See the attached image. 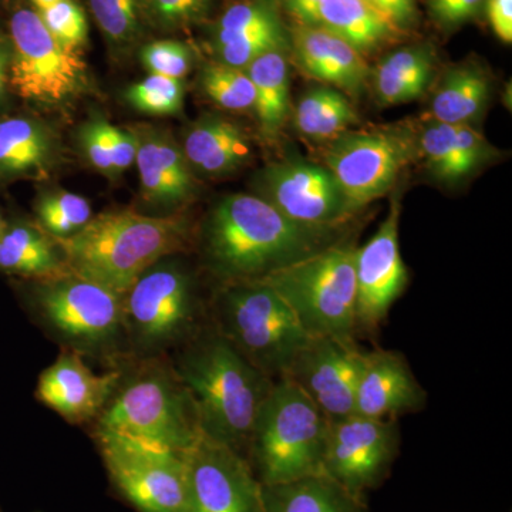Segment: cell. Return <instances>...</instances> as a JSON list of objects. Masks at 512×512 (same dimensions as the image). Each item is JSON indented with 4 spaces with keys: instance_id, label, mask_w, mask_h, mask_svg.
Instances as JSON below:
<instances>
[{
    "instance_id": "cell-39",
    "label": "cell",
    "mask_w": 512,
    "mask_h": 512,
    "mask_svg": "<svg viewBox=\"0 0 512 512\" xmlns=\"http://www.w3.org/2000/svg\"><path fill=\"white\" fill-rule=\"evenodd\" d=\"M143 13L157 28L174 30L200 22L211 0H141Z\"/></svg>"
},
{
    "instance_id": "cell-36",
    "label": "cell",
    "mask_w": 512,
    "mask_h": 512,
    "mask_svg": "<svg viewBox=\"0 0 512 512\" xmlns=\"http://www.w3.org/2000/svg\"><path fill=\"white\" fill-rule=\"evenodd\" d=\"M126 99L134 109L150 116H177L183 110L184 84L181 80L148 74L128 87Z\"/></svg>"
},
{
    "instance_id": "cell-49",
    "label": "cell",
    "mask_w": 512,
    "mask_h": 512,
    "mask_svg": "<svg viewBox=\"0 0 512 512\" xmlns=\"http://www.w3.org/2000/svg\"><path fill=\"white\" fill-rule=\"evenodd\" d=\"M0 512H3V511H2V508H0Z\"/></svg>"
},
{
    "instance_id": "cell-22",
    "label": "cell",
    "mask_w": 512,
    "mask_h": 512,
    "mask_svg": "<svg viewBox=\"0 0 512 512\" xmlns=\"http://www.w3.org/2000/svg\"><path fill=\"white\" fill-rule=\"evenodd\" d=\"M60 157L59 138L33 117L0 119V184L46 180Z\"/></svg>"
},
{
    "instance_id": "cell-1",
    "label": "cell",
    "mask_w": 512,
    "mask_h": 512,
    "mask_svg": "<svg viewBox=\"0 0 512 512\" xmlns=\"http://www.w3.org/2000/svg\"><path fill=\"white\" fill-rule=\"evenodd\" d=\"M187 342L173 367L190 394L201 436L247 458L256 416L275 380L245 359L214 326Z\"/></svg>"
},
{
    "instance_id": "cell-28",
    "label": "cell",
    "mask_w": 512,
    "mask_h": 512,
    "mask_svg": "<svg viewBox=\"0 0 512 512\" xmlns=\"http://www.w3.org/2000/svg\"><path fill=\"white\" fill-rule=\"evenodd\" d=\"M316 26L345 40L362 55L399 33L363 0H322Z\"/></svg>"
},
{
    "instance_id": "cell-26",
    "label": "cell",
    "mask_w": 512,
    "mask_h": 512,
    "mask_svg": "<svg viewBox=\"0 0 512 512\" xmlns=\"http://www.w3.org/2000/svg\"><path fill=\"white\" fill-rule=\"evenodd\" d=\"M266 512H365L362 498L325 473L289 483L262 485Z\"/></svg>"
},
{
    "instance_id": "cell-34",
    "label": "cell",
    "mask_w": 512,
    "mask_h": 512,
    "mask_svg": "<svg viewBox=\"0 0 512 512\" xmlns=\"http://www.w3.org/2000/svg\"><path fill=\"white\" fill-rule=\"evenodd\" d=\"M202 92L225 110L254 109L255 89L247 70L218 62L207 64L200 77Z\"/></svg>"
},
{
    "instance_id": "cell-44",
    "label": "cell",
    "mask_w": 512,
    "mask_h": 512,
    "mask_svg": "<svg viewBox=\"0 0 512 512\" xmlns=\"http://www.w3.org/2000/svg\"><path fill=\"white\" fill-rule=\"evenodd\" d=\"M487 18L495 35L504 43L512 42V0H485Z\"/></svg>"
},
{
    "instance_id": "cell-19",
    "label": "cell",
    "mask_w": 512,
    "mask_h": 512,
    "mask_svg": "<svg viewBox=\"0 0 512 512\" xmlns=\"http://www.w3.org/2000/svg\"><path fill=\"white\" fill-rule=\"evenodd\" d=\"M426 402L427 394L403 355L383 349L365 352L357 382L355 414L396 420L403 414L419 412Z\"/></svg>"
},
{
    "instance_id": "cell-47",
    "label": "cell",
    "mask_w": 512,
    "mask_h": 512,
    "mask_svg": "<svg viewBox=\"0 0 512 512\" xmlns=\"http://www.w3.org/2000/svg\"><path fill=\"white\" fill-rule=\"evenodd\" d=\"M57 2H59V0H30L36 12H42V10L50 8V6L55 5Z\"/></svg>"
},
{
    "instance_id": "cell-3",
    "label": "cell",
    "mask_w": 512,
    "mask_h": 512,
    "mask_svg": "<svg viewBox=\"0 0 512 512\" xmlns=\"http://www.w3.org/2000/svg\"><path fill=\"white\" fill-rule=\"evenodd\" d=\"M183 217H147L133 211L104 212L79 232L56 239L70 274L126 295L141 274L187 244Z\"/></svg>"
},
{
    "instance_id": "cell-4",
    "label": "cell",
    "mask_w": 512,
    "mask_h": 512,
    "mask_svg": "<svg viewBox=\"0 0 512 512\" xmlns=\"http://www.w3.org/2000/svg\"><path fill=\"white\" fill-rule=\"evenodd\" d=\"M96 421V430L183 453L201 437L190 394L173 365L154 357L133 372L121 373L113 396Z\"/></svg>"
},
{
    "instance_id": "cell-27",
    "label": "cell",
    "mask_w": 512,
    "mask_h": 512,
    "mask_svg": "<svg viewBox=\"0 0 512 512\" xmlns=\"http://www.w3.org/2000/svg\"><path fill=\"white\" fill-rule=\"evenodd\" d=\"M255 89L254 110L262 136L278 137L289 113V64L286 49L265 53L247 67Z\"/></svg>"
},
{
    "instance_id": "cell-37",
    "label": "cell",
    "mask_w": 512,
    "mask_h": 512,
    "mask_svg": "<svg viewBox=\"0 0 512 512\" xmlns=\"http://www.w3.org/2000/svg\"><path fill=\"white\" fill-rule=\"evenodd\" d=\"M39 13L43 25L64 49L79 52L87 43L89 23L86 13L76 0H59Z\"/></svg>"
},
{
    "instance_id": "cell-2",
    "label": "cell",
    "mask_w": 512,
    "mask_h": 512,
    "mask_svg": "<svg viewBox=\"0 0 512 512\" xmlns=\"http://www.w3.org/2000/svg\"><path fill=\"white\" fill-rule=\"evenodd\" d=\"M332 244L330 229L296 224L255 195L225 197L204 228L208 265L227 284L264 278Z\"/></svg>"
},
{
    "instance_id": "cell-20",
    "label": "cell",
    "mask_w": 512,
    "mask_h": 512,
    "mask_svg": "<svg viewBox=\"0 0 512 512\" xmlns=\"http://www.w3.org/2000/svg\"><path fill=\"white\" fill-rule=\"evenodd\" d=\"M136 164L144 201L160 210H175L195 194V178L183 148L170 134L153 127L136 128Z\"/></svg>"
},
{
    "instance_id": "cell-5",
    "label": "cell",
    "mask_w": 512,
    "mask_h": 512,
    "mask_svg": "<svg viewBox=\"0 0 512 512\" xmlns=\"http://www.w3.org/2000/svg\"><path fill=\"white\" fill-rule=\"evenodd\" d=\"M329 423L298 387L275 380L256 416L247 450L262 485L323 473Z\"/></svg>"
},
{
    "instance_id": "cell-6",
    "label": "cell",
    "mask_w": 512,
    "mask_h": 512,
    "mask_svg": "<svg viewBox=\"0 0 512 512\" xmlns=\"http://www.w3.org/2000/svg\"><path fill=\"white\" fill-rule=\"evenodd\" d=\"M356 248L332 244L259 281L282 296L311 338L356 342Z\"/></svg>"
},
{
    "instance_id": "cell-11",
    "label": "cell",
    "mask_w": 512,
    "mask_h": 512,
    "mask_svg": "<svg viewBox=\"0 0 512 512\" xmlns=\"http://www.w3.org/2000/svg\"><path fill=\"white\" fill-rule=\"evenodd\" d=\"M10 92L37 106H60L87 86V66L79 52L64 49L35 9L20 8L9 20Z\"/></svg>"
},
{
    "instance_id": "cell-12",
    "label": "cell",
    "mask_w": 512,
    "mask_h": 512,
    "mask_svg": "<svg viewBox=\"0 0 512 512\" xmlns=\"http://www.w3.org/2000/svg\"><path fill=\"white\" fill-rule=\"evenodd\" d=\"M417 156V137L407 128L348 130L330 141L325 167L356 212L386 194Z\"/></svg>"
},
{
    "instance_id": "cell-42",
    "label": "cell",
    "mask_w": 512,
    "mask_h": 512,
    "mask_svg": "<svg viewBox=\"0 0 512 512\" xmlns=\"http://www.w3.org/2000/svg\"><path fill=\"white\" fill-rule=\"evenodd\" d=\"M485 0H429L431 16L441 26L454 28L473 19Z\"/></svg>"
},
{
    "instance_id": "cell-30",
    "label": "cell",
    "mask_w": 512,
    "mask_h": 512,
    "mask_svg": "<svg viewBox=\"0 0 512 512\" xmlns=\"http://www.w3.org/2000/svg\"><path fill=\"white\" fill-rule=\"evenodd\" d=\"M490 79L483 69L468 64L450 70L431 100V119L446 124H470L490 99Z\"/></svg>"
},
{
    "instance_id": "cell-7",
    "label": "cell",
    "mask_w": 512,
    "mask_h": 512,
    "mask_svg": "<svg viewBox=\"0 0 512 512\" xmlns=\"http://www.w3.org/2000/svg\"><path fill=\"white\" fill-rule=\"evenodd\" d=\"M214 328L262 373L279 380L311 336L265 282H231L215 303Z\"/></svg>"
},
{
    "instance_id": "cell-15",
    "label": "cell",
    "mask_w": 512,
    "mask_h": 512,
    "mask_svg": "<svg viewBox=\"0 0 512 512\" xmlns=\"http://www.w3.org/2000/svg\"><path fill=\"white\" fill-rule=\"evenodd\" d=\"M363 362L365 350L356 342L311 338L281 379L298 387L329 421L345 419L355 414Z\"/></svg>"
},
{
    "instance_id": "cell-29",
    "label": "cell",
    "mask_w": 512,
    "mask_h": 512,
    "mask_svg": "<svg viewBox=\"0 0 512 512\" xmlns=\"http://www.w3.org/2000/svg\"><path fill=\"white\" fill-rule=\"evenodd\" d=\"M433 70V55L427 47H404L393 52L376 67L375 89L380 103L397 106L419 99L429 87Z\"/></svg>"
},
{
    "instance_id": "cell-32",
    "label": "cell",
    "mask_w": 512,
    "mask_h": 512,
    "mask_svg": "<svg viewBox=\"0 0 512 512\" xmlns=\"http://www.w3.org/2000/svg\"><path fill=\"white\" fill-rule=\"evenodd\" d=\"M276 0H245L225 10L212 30V49L284 25Z\"/></svg>"
},
{
    "instance_id": "cell-21",
    "label": "cell",
    "mask_w": 512,
    "mask_h": 512,
    "mask_svg": "<svg viewBox=\"0 0 512 512\" xmlns=\"http://www.w3.org/2000/svg\"><path fill=\"white\" fill-rule=\"evenodd\" d=\"M293 55L299 67L326 86L359 96L370 77L365 56L345 40L319 26L292 29Z\"/></svg>"
},
{
    "instance_id": "cell-10",
    "label": "cell",
    "mask_w": 512,
    "mask_h": 512,
    "mask_svg": "<svg viewBox=\"0 0 512 512\" xmlns=\"http://www.w3.org/2000/svg\"><path fill=\"white\" fill-rule=\"evenodd\" d=\"M111 484L138 512H187V453L94 430Z\"/></svg>"
},
{
    "instance_id": "cell-14",
    "label": "cell",
    "mask_w": 512,
    "mask_h": 512,
    "mask_svg": "<svg viewBox=\"0 0 512 512\" xmlns=\"http://www.w3.org/2000/svg\"><path fill=\"white\" fill-rule=\"evenodd\" d=\"M187 512H266L262 483L247 458L200 437L187 451Z\"/></svg>"
},
{
    "instance_id": "cell-23",
    "label": "cell",
    "mask_w": 512,
    "mask_h": 512,
    "mask_svg": "<svg viewBox=\"0 0 512 512\" xmlns=\"http://www.w3.org/2000/svg\"><path fill=\"white\" fill-rule=\"evenodd\" d=\"M419 157L439 180H463L495 156L487 138L470 124L431 121L417 137Z\"/></svg>"
},
{
    "instance_id": "cell-48",
    "label": "cell",
    "mask_w": 512,
    "mask_h": 512,
    "mask_svg": "<svg viewBox=\"0 0 512 512\" xmlns=\"http://www.w3.org/2000/svg\"><path fill=\"white\" fill-rule=\"evenodd\" d=\"M6 227V221L3 220L2 214H0V235H2L3 229Z\"/></svg>"
},
{
    "instance_id": "cell-46",
    "label": "cell",
    "mask_w": 512,
    "mask_h": 512,
    "mask_svg": "<svg viewBox=\"0 0 512 512\" xmlns=\"http://www.w3.org/2000/svg\"><path fill=\"white\" fill-rule=\"evenodd\" d=\"M10 57H12V46L8 33L0 29V109L8 103L10 86Z\"/></svg>"
},
{
    "instance_id": "cell-41",
    "label": "cell",
    "mask_w": 512,
    "mask_h": 512,
    "mask_svg": "<svg viewBox=\"0 0 512 512\" xmlns=\"http://www.w3.org/2000/svg\"><path fill=\"white\" fill-rule=\"evenodd\" d=\"M104 133L109 141L111 157H113L114 168L117 175L126 173L128 168L136 164L138 140L136 131L130 128L113 126L106 120Z\"/></svg>"
},
{
    "instance_id": "cell-9",
    "label": "cell",
    "mask_w": 512,
    "mask_h": 512,
    "mask_svg": "<svg viewBox=\"0 0 512 512\" xmlns=\"http://www.w3.org/2000/svg\"><path fill=\"white\" fill-rule=\"evenodd\" d=\"M123 309L124 335L151 357L197 333L194 282L171 256L140 275L123 296Z\"/></svg>"
},
{
    "instance_id": "cell-8",
    "label": "cell",
    "mask_w": 512,
    "mask_h": 512,
    "mask_svg": "<svg viewBox=\"0 0 512 512\" xmlns=\"http://www.w3.org/2000/svg\"><path fill=\"white\" fill-rule=\"evenodd\" d=\"M30 305L63 348L106 356L124 336L123 296L74 274L35 281Z\"/></svg>"
},
{
    "instance_id": "cell-35",
    "label": "cell",
    "mask_w": 512,
    "mask_h": 512,
    "mask_svg": "<svg viewBox=\"0 0 512 512\" xmlns=\"http://www.w3.org/2000/svg\"><path fill=\"white\" fill-rule=\"evenodd\" d=\"M97 26L110 46L127 50L141 35V0H89Z\"/></svg>"
},
{
    "instance_id": "cell-40",
    "label": "cell",
    "mask_w": 512,
    "mask_h": 512,
    "mask_svg": "<svg viewBox=\"0 0 512 512\" xmlns=\"http://www.w3.org/2000/svg\"><path fill=\"white\" fill-rule=\"evenodd\" d=\"M106 119L100 116H93L86 121L79 131L80 147L93 168L109 178H117L119 175L114 168L113 157L106 133H104Z\"/></svg>"
},
{
    "instance_id": "cell-33",
    "label": "cell",
    "mask_w": 512,
    "mask_h": 512,
    "mask_svg": "<svg viewBox=\"0 0 512 512\" xmlns=\"http://www.w3.org/2000/svg\"><path fill=\"white\" fill-rule=\"evenodd\" d=\"M37 224L50 237H72L93 218L90 202L80 195L67 191L49 192L36 204Z\"/></svg>"
},
{
    "instance_id": "cell-17",
    "label": "cell",
    "mask_w": 512,
    "mask_h": 512,
    "mask_svg": "<svg viewBox=\"0 0 512 512\" xmlns=\"http://www.w3.org/2000/svg\"><path fill=\"white\" fill-rule=\"evenodd\" d=\"M400 204L394 200L376 234L356 248L357 333L376 332L407 286L399 247Z\"/></svg>"
},
{
    "instance_id": "cell-24",
    "label": "cell",
    "mask_w": 512,
    "mask_h": 512,
    "mask_svg": "<svg viewBox=\"0 0 512 512\" xmlns=\"http://www.w3.org/2000/svg\"><path fill=\"white\" fill-rule=\"evenodd\" d=\"M183 153L192 173L220 177L237 171L252 156L251 141L234 121L202 117L184 138Z\"/></svg>"
},
{
    "instance_id": "cell-31",
    "label": "cell",
    "mask_w": 512,
    "mask_h": 512,
    "mask_svg": "<svg viewBox=\"0 0 512 512\" xmlns=\"http://www.w3.org/2000/svg\"><path fill=\"white\" fill-rule=\"evenodd\" d=\"M293 119L299 133L316 141H332L360 123L348 97L330 86L313 87L305 93Z\"/></svg>"
},
{
    "instance_id": "cell-38",
    "label": "cell",
    "mask_w": 512,
    "mask_h": 512,
    "mask_svg": "<svg viewBox=\"0 0 512 512\" xmlns=\"http://www.w3.org/2000/svg\"><path fill=\"white\" fill-rule=\"evenodd\" d=\"M141 63L148 74L183 80L192 67L190 47L178 40L164 39L148 43L141 49Z\"/></svg>"
},
{
    "instance_id": "cell-25",
    "label": "cell",
    "mask_w": 512,
    "mask_h": 512,
    "mask_svg": "<svg viewBox=\"0 0 512 512\" xmlns=\"http://www.w3.org/2000/svg\"><path fill=\"white\" fill-rule=\"evenodd\" d=\"M0 271L33 281L69 274L56 239L29 221L6 222L0 235Z\"/></svg>"
},
{
    "instance_id": "cell-43",
    "label": "cell",
    "mask_w": 512,
    "mask_h": 512,
    "mask_svg": "<svg viewBox=\"0 0 512 512\" xmlns=\"http://www.w3.org/2000/svg\"><path fill=\"white\" fill-rule=\"evenodd\" d=\"M393 29L403 32L417 20L416 0H363Z\"/></svg>"
},
{
    "instance_id": "cell-16",
    "label": "cell",
    "mask_w": 512,
    "mask_h": 512,
    "mask_svg": "<svg viewBox=\"0 0 512 512\" xmlns=\"http://www.w3.org/2000/svg\"><path fill=\"white\" fill-rule=\"evenodd\" d=\"M261 183L262 198L296 224L332 229L353 214L338 181L322 165L301 160L272 164Z\"/></svg>"
},
{
    "instance_id": "cell-18",
    "label": "cell",
    "mask_w": 512,
    "mask_h": 512,
    "mask_svg": "<svg viewBox=\"0 0 512 512\" xmlns=\"http://www.w3.org/2000/svg\"><path fill=\"white\" fill-rule=\"evenodd\" d=\"M123 370L96 373L80 353L62 348L55 362L40 373L36 399L67 423L97 420L113 396Z\"/></svg>"
},
{
    "instance_id": "cell-13",
    "label": "cell",
    "mask_w": 512,
    "mask_h": 512,
    "mask_svg": "<svg viewBox=\"0 0 512 512\" xmlns=\"http://www.w3.org/2000/svg\"><path fill=\"white\" fill-rule=\"evenodd\" d=\"M399 441L396 420L353 414L330 421L323 473L362 498L365 491L376 487L386 476L399 450Z\"/></svg>"
},
{
    "instance_id": "cell-45",
    "label": "cell",
    "mask_w": 512,
    "mask_h": 512,
    "mask_svg": "<svg viewBox=\"0 0 512 512\" xmlns=\"http://www.w3.org/2000/svg\"><path fill=\"white\" fill-rule=\"evenodd\" d=\"M320 2L322 0H276V3L292 16L296 26L318 25Z\"/></svg>"
}]
</instances>
